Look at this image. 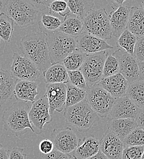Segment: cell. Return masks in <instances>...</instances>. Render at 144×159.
Returning <instances> with one entry per match:
<instances>
[{
	"mask_svg": "<svg viewBox=\"0 0 144 159\" xmlns=\"http://www.w3.org/2000/svg\"><path fill=\"white\" fill-rule=\"evenodd\" d=\"M124 148L129 146H144V130L137 127L123 141Z\"/></svg>",
	"mask_w": 144,
	"mask_h": 159,
	"instance_id": "d6a6232c",
	"label": "cell"
},
{
	"mask_svg": "<svg viewBox=\"0 0 144 159\" xmlns=\"http://www.w3.org/2000/svg\"><path fill=\"white\" fill-rule=\"evenodd\" d=\"M0 43H1V38H0Z\"/></svg>",
	"mask_w": 144,
	"mask_h": 159,
	"instance_id": "816d5d0a",
	"label": "cell"
},
{
	"mask_svg": "<svg viewBox=\"0 0 144 159\" xmlns=\"http://www.w3.org/2000/svg\"><path fill=\"white\" fill-rule=\"evenodd\" d=\"M86 56L87 55L77 51L68 55L62 64L67 71L80 70Z\"/></svg>",
	"mask_w": 144,
	"mask_h": 159,
	"instance_id": "f546056e",
	"label": "cell"
},
{
	"mask_svg": "<svg viewBox=\"0 0 144 159\" xmlns=\"http://www.w3.org/2000/svg\"><path fill=\"white\" fill-rule=\"evenodd\" d=\"M130 11L131 7L123 4L119 6L109 16L112 36L118 38L126 30Z\"/></svg>",
	"mask_w": 144,
	"mask_h": 159,
	"instance_id": "ac0fdd59",
	"label": "cell"
},
{
	"mask_svg": "<svg viewBox=\"0 0 144 159\" xmlns=\"http://www.w3.org/2000/svg\"><path fill=\"white\" fill-rule=\"evenodd\" d=\"M43 74L47 84L69 83L67 70L62 63L52 64Z\"/></svg>",
	"mask_w": 144,
	"mask_h": 159,
	"instance_id": "cb8c5ba5",
	"label": "cell"
},
{
	"mask_svg": "<svg viewBox=\"0 0 144 159\" xmlns=\"http://www.w3.org/2000/svg\"><path fill=\"white\" fill-rule=\"evenodd\" d=\"M64 118L66 123L74 127L81 132H86L100 117L83 100L81 102L65 108Z\"/></svg>",
	"mask_w": 144,
	"mask_h": 159,
	"instance_id": "277c9868",
	"label": "cell"
},
{
	"mask_svg": "<svg viewBox=\"0 0 144 159\" xmlns=\"http://www.w3.org/2000/svg\"><path fill=\"white\" fill-rule=\"evenodd\" d=\"M62 24V21L57 17L45 14H42L38 21L39 31L46 36L57 31Z\"/></svg>",
	"mask_w": 144,
	"mask_h": 159,
	"instance_id": "83f0119b",
	"label": "cell"
},
{
	"mask_svg": "<svg viewBox=\"0 0 144 159\" xmlns=\"http://www.w3.org/2000/svg\"><path fill=\"white\" fill-rule=\"evenodd\" d=\"M30 110L28 103L22 101L15 102L5 109L2 116L5 130L18 138L25 133L26 129L35 133L29 119Z\"/></svg>",
	"mask_w": 144,
	"mask_h": 159,
	"instance_id": "7a4b0ae2",
	"label": "cell"
},
{
	"mask_svg": "<svg viewBox=\"0 0 144 159\" xmlns=\"http://www.w3.org/2000/svg\"><path fill=\"white\" fill-rule=\"evenodd\" d=\"M49 9L50 13L58 14L60 16L64 17V19L71 14L66 1H52L50 5Z\"/></svg>",
	"mask_w": 144,
	"mask_h": 159,
	"instance_id": "e575fe53",
	"label": "cell"
},
{
	"mask_svg": "<svg viewBox=\"0 0 144 159\" xmlns=\"http://www.w3.org/2000/svg\"><path fill=\"white\" fill-rule=\"evenodd\" d=\"M83 32L103 40L112 38L110 17L105 9L91 10L83 20Z\"/></svg>",
	"mask_w": 144,
	"mask_h": 159,
	"instance_id": "8992f818",
	"label": "cell"
},
{
	"mask_svg": "<svg viewBox=\"0 0 144 159\" xmlns=\"http://www.w3.org/2000/svg\"><path fill=\"white\" fill-rule=\"evenodd\" d=\"M118 61L119 73L131 83L139 80V62L136 57L120 48L112 54Z\"/></svg>",
	"mask_w": 144,
	"mask_h": 159,
	"instance_id": "7c38bea8",
	"label": "cell"
},
{
	"mask_svg": "<svg viewBox=\"0 0 144 159\" xmlns=\"http://www.w3.org/2000/svg\"><path fill=\"white\" fill-rule=\"evenodd\" d=\"M2 13V8H1V2H0V15Z\"/></svg>",
	"mask_w": 144,
	"mask_h": 159,
	"instance_id": "681fc988",
	"label": "cell"
},
{
	"mask_svg": "<svg viewBox=\"0 0 144 159\" xmlns=\"http://www.w3.org/2000/svg\"><path fill=\"white\" fill-rule=\"evenodd\" d=\"M139 80L144 82V62H139Z\"/></svg>",
	"mask_w": 144,
	"mask_h": 159,
	"instance_id": "f6af8a7d",
	"label": "cell"
},
{
	"mask_svg": "<svg viewBox=\"0 0 144 159\" xmlns=\"http://www.w3.org/2000/svg\"><path fill=\"white\" fill-rule=\"evenodd\" d=\"M83 23L82 20L76 16L71 14L64 19L62 25L57 31L77 38L83 32Z\"/></svg>",
	"mask_w": 144,
	"mask_h": 159,
	"instance_id": "d4e9b609",
	"label": "cell"
},
{
	"mask_svg": "<svg viewBox=\"0 0 144 159\" xmlns=\"http://www.w3.org/2000/svg\"><path fill=\"white\" fill-rule=\"evenodd\" d=\"M100 151V141L93 135L85 137L82 143L73 152L74 159H88L98 153Z\"/></svg>",
	"mask_w": 144,
	"mask_h": 159,
	"instance_id": "ffe728a7",
	"label": "cell"
},
{
	"mask_svg": "<svg viewBox=\"0 0 144 159\" xmlns=\"http://www.w3.org/2000/svg\"><path fill=\"white\" fill-rule=\"evenodd\" d=\"M141 8H142L144 10V1L141 2Z\"/></svg>",
	"mask_w": 144,
	"mask_h": 159,
	"instance_id": "c3c4849f",
	"label": "cell"
},
{
	"mask_svg": "<svg viewBox=\"0 0 144 159\" xmlns=\"http://www.w3.org/2000/svg\"><path fill=\"white\" fill-rule=\"evenodd\" d=\"M50 139L54 144L55 149L68 154L74 152L81 142L76 133L69 127L54 129Z\"/></svg>",
	"mask_w": 144,
	"mask_h": 159,
	"instance_id": "30bf717a",
	"label": "cell"
},
{
	"mask_svg": "<svg viewBox=\"0 0 144 159\" xmlns=\"http://www.w3.org/2000/svg\"><path fill=\"white\" fill-rule=\"evenodd\" d=\"M29 119L33 128H36L39 131V135L41 134L44 126L52 122V116L50 113L49 102L45 94L32 103Z\"/></svg>",
	"mask_w": 144,
	"mask_h": 159,
	"instance_id": "8fae6325",
	"label": "cell"
},
{
	"mask_svg": "<svg viewBox=\"0 0 144 159\" xmlns=\"http://www.w3.org/2000/svg\"><path fill=\"white\" fill-rule=\"evenodd\" d=\"M41 156L43 159H71V156L68 154L63 153L56 149H54L49 154H42Z\"/></svg>",
	"mask_w": 144,
	"mask_h": 159,
	"instance_id": "b9f144b4",
	"label": "cell"
},
{
	"mask_svg": "<svg viewBox=\"0 0 144 159\" xmlns=\"http://www.w3.org/2000/svg\"><path fill=\"white\" fill-rule=\"evenodd\" d=\"M38 83L26 80H16L14 88V96L19 101L33 103L39 94Z\"/></svg>",
	"mask_w": 144,
	"mask_h": 159,
	"instance_id": "d6986e66",
	"label": "cell"
},
{
	"mask_svg": "<svg viewBox=\"0 0 144 159\" xmlns=\"http://www.w3.org/2000/svg\"><path fill=\"white\" fill-rule=\"evenodd\" d=\"M137 38L128 30H126L118 39V45L128 53L134 55Z\"/></svg>",
	"mask_w": 144,
	"mask_h": 159,
	"instance_id": "1f68e13d",
	"label": "cell"
},
{
	"mask_svg": "<svg viewBox=\"0 0 144 159\" xmlns=\"http://www.w3.org/2000/svg\"><path fill=\"white\" fill-rule=\"evenodd\" d=\"M118 73L119 64L118 60L112 54L108 55L104 66L103 79L111 77Z\"/></svg>",
	"mask_w": 144,
	"mask_h": 159,
	"instance_id": "836d02e7",
	"label": "cell"
},
{
	"mask_svg": "<svg viewBox=\"0 0 144 159\" xmlns=\"http://www.w3.org/2000/svg\"><path fill=\"white\" fill-rule=\"evenodd\" d=\"M66 2L71 14L82 21L95 6V1L91 0H67Z\"/></svg>",
	"mask_w": 144,
	"mask_h": 159,
	"instance_id": "484cf974",
	"label": "cell"
},
{
	"mask_svg": "<svg viewBox=\"0 0 144 159\" xmlns=\"http://www.w3.org/2000/svg\"><path fill=\"white\" fill-rule=\"evenodd\" d=\"M100 151L110 159H121L124 149L123 142L109 129H107L100 141Z\"/></svg>",
	"mask_w": 144,
	"mask_h": 159,
	"instance_id": "9a60e30c",
	"label": "cell"
},
{
	"mask_svg": "<svg viewBox=\"0 0 144 159\" xmlns=\"http://www.w3.org/2000/svg\"><path fill=\"white\" fill-rule=\"evenodd\" d=\"M10 73L16 80L35 81L41 77L42 72L29 59L14 53Z\"/></svg>",
	"mask_w": 144,
	"mask_h": 159,
	"instance_id": "9c48e42d",
	"label": "cell"
},
{
	"mask_svg": "<svg viewBox=\"0 0 144 159\" xmlns=\"http://www.w3.org/2000/svg\"><path fill=\"white\" fill-rule=\"evenodd\" d=\"M134 56L139 62H144V36L137 38L134 48Z\"/></svg>",
	"mask_w": 144,
	"mask_h": 159,
	"instance_id": "74e56055",
	"label": "cell"
},
{
	"mask_svg": "<svg viewBox=\"0 0 144 159\" xmlns=\"http://www.w3.org/2000/svg\"><path fill=\"white\" fill-rule=\"evenodd\" d=\"M85 100L90 107L101 118H107L115 99L98 83L86 91Z\"/></svg>",
	"mask_w": 144,
	"mask_h": 159,
	"instance_id": "52a82bcc",
	"label": "cell"
},
{
	"mask_svg": "<svg viewBox=\"0 0 144 159\" xmlns=\"http://www.w3.org/2000/svg\"><path fill=\"white\" fill-rule=\"evenodd\" d=\"M27 155L23 148L15 147L8 151V159H26Z\"/></svg>",
	"mask_w": 144,
	"mask_h": 159,
	"instance_id": "ab89813d",
	"label": "cell"
},
{
	"mask_svg": "<svg viewBox=\"0 0 144 159\" xmlns=\"http://www.w3.org/2000/svg\"><path fill=\"white\" fill-rule=\"evenodd\" d=\"M124 1H125L124 0H114V1H111V2L112 4H114L117 6H118V7H119V6H121L123 5Z\"/></svg>",
	"mask_w": 144,
	"mask_h": 159,
	"instance_id": "7dc6e473",
	"label": "cell"
},
{
	"mask_svg": "<svg viewBox=\"0 0 144 159\" xmlns=\"http://www.w3.org/2000/svg\"><path fill=\"white\" fill-rule=\"evenodd\" d=\"M45 95L49 102V111L51 115L55 111L59 113L63 111L66 100V84H47Z\"/></svg>",
	"mask_w": 144,
	"mask_h": 159,
	"instance_id": "5bb4252c",
	"label": "cell"
},
{
	"mask_svg": "<svg viewBox=\"0 0 144 159\" xmlns=\"http://www.w3.org/2000/svg\"><path fill=\"white\" fill-rule=\"evenodd\" d=\"M69 79V83L74 86L82 89L83 90L87 91L88 87L86 84V80L80 70L74 71H67Z\"/></svg>",
	"mask_w": 144,
	"mask_h": 159,
	"instance_id": "d590c367",
	"label": "cell"
},
{
	"mask_svg": "<svg viewBox=\"0 0 144 159\" xmlns=\"http://www.w3.org/2000/svg\"><path fill=\"white\" fill-rule=\"evenodd\" d=\"M16 81L11 73L0 69V107L14 96Z\"/></svg>",
	"mask_w": 144,
	"mask_h": 159,
	"instance_id": "603a6c76",
	"label": "cell"
},
{
	"mask_svg": "<svg viewBox=\"0 0 144 159\" xmlns=\"http://www.w3.org/2000/svg\"><path fill=\"white\" fill-rule=\"evenodd\" d=\"M66 85V100L65 108L74 106L83 100L86 96V91L77 88L68 83Z\"/></svg>",
	"mask_w": 144,
	"mask_h": 159,
	"instance_id": "f1b7e54d",
	"label": "cell"
},
{
	"mask_svg": "<svg viewBox=\"0 0 144 159\" xmlns=\"http://www.w3.org/2000/svg\"><path fill=\"white\" fill-rule=\"evenodd\" d=\"M142 159H144V152L143 153V155H142Z\"/></svg>",
	"mask_w": 144,
	"mask_h": 159,
	"instance_id": "f907efd6",
	"label": "cell"
},
{
	"mask_svg": "<svg viewBox=\"0 0 144 159\" xmlns=\"http://www.w3.org/2000/svg\"><path fill=\"white\" fill-rule=\"evenodd\" d=\"M140 111L128 97L115 99V103L109 115L110 119H136Z\"/></svg>",
	"mask_w": 144,
	"mask_h": 159,
	"instance_id": "2e32d148",
	"label": "cell"
},
{
	"mask_svg": "<svg viewBox=\"0 0 144 159\" xmlns=\"http://www.w3.org/2000/svg\"><path fill=\"white\" fill-rule=\"evenodd\" d=\"M20 49L23 56L33 62L41 72H44L52 65L47 36L41 31L28 34L22 38Z\"/></svg>",
	"mask_w": 144,
	"mask_h": 159,
	"instance_id": "6da1fadb",
	"label": "cell"
},
{
	"mask_svg": "<svg viewBox=\"0 0 144 159\" xmlns=\"http://www.w3.org/2000/svg\"><path fill=\"white\" fill-rule=\"evenodd\" d=\"M137 127L136 119H111L108 122V129L122 141Z\"/></svg>",
	"mask_w": 144,
	"mask_h": 159,
	"instance_id": "44dd1931",
	"label": "cell"
},
{
	"mask_svg": "<svg viewBox=\"0 0 144 159\" xmlns=\"http://www.w3.org/2000/svg\"><path fill=\"white\" fill-rule=\"evenodd\" d=\"M0 159H8V151L0 144Z\"/></svg>",
	"mask_w": 144,
	"mask_h": 159,
	"instance_id": "ee69618b",
	"label": "cell"
},
{
	"mask_svg": "<svg viewBox=\"0 0 144 159\" xmlns=\"http://www.w3.org/2000/svg\"><path fill=\"white\" fill-rule=\"evenodd\" d=\"M107 57L105 51L87 55L80 70L85 77L88 89L98 84L103 79L104 66Z\"/></svg>",
	"mask_w": 144,
	"mask_h": 159,
	"instance_id": "ba28073f",
	"label": "cell"
},
{
	"mask_svg": "<svg viewBox=\"0 0 144 159\" xmlns=\"http://www.w3.org/2000/svg\"><path fill=\"white\" fill-rule=\"evenodd\" d=\"M126 97L140 109L144 108V82L138 80L129 83Z\"/></svg>",
	"mask_w": 144,
	"mask_h": 159,
	"instance_id": "4316f807",
	"label": "cell"
},
{
	"mask_svg": "<svg viewBox=\"0 0 144 159\" xmlns=\"http://www.w3.org/2000/svg\"><path fill=\"white\" fill-rule=\"evenodd\" d=\"M99 84L115 99L126 96L129 85L128 80L120 73L103 79Z\"/></svg>",
	"mask_w": 144,
	"mask_h": 159,
	"instance_id": "e0dca14e",
	"label": "cell"
},
{
	"mask_svg": "<svg viewBox=\"0 0 144 159\" xmlns=\"http://www.w3.org/2000/svg\"><path fill=\"white\" fill-rule=\"evenodd\" d=\"M39 148L42 154L47 155L53 151L55 149V146L53 142L50 139H44L39 143Z\"/></svg>",
	"mask_w": 144,
	"mask_h": 159,
	"instance_id": "f35d334b",
	"label": "cell"
},
{
	"mask_svg": "<svg viewBox=\"0 0 144 159\" xmlns=\"http://www.w3.org/2000/svg\"><path fill=\"white\" fill-rule=\"evenodd\" d=\"M14 21L4 13L0 15V38L5 42H9L14 31Z\"/></svg>",
	"mask_w": 144,
	"mask_h": 159,
	"instance_id": "4dcf8cb0",
	"label": "cell"
},
{
	"mask_svg": "<svg viewBox=\"0 0 144 159\" xmlns=\"http://www.w3.org/2000/svg\"><path fill=\"white\" fill-rule=\"evenodd\" d=\"M126 30L137 38L144 37V10L142 8L136 6L131 7Z\"/></svg>",
	"mask_w": 144,
	"mask_h": 159,
	"instance_id": "7402d4cb",
	"label": "cell"
},
{
	"mask_svg": "<svg viewBox=\"0 0 144 159\" xmlns=\"http://www.w3.org/2000/svg\"><path fill=\"white\" fill-rule=\"evenodd\" d=\"M144 152V146L126 147L121 159H142Z\"/></svg>",
	"mask_w": 144,
	"mask_h": 159,
	"instance_id": "8d00e7d4",
	"label": "cell"
},
{
	"mask_svg": "<svg viewBox=\"0 0 144 159\" xmlns=\"http://www.w3.org/2000/svg\"><path fill=\"white\" fill-rule=\"evenodd\" d=\"M47 36L49 55L52 64L62 63L68 55L77 52L76 39L56 31Z\"/></svg>",
	"mask_w": 144,
	"mask_h": 159,
	"instance_id": "5b68a950",
	"label": "cell"
},
{
	"mask_svg": "<svg viewBox=\"0 0 144 159\" xmlns=\"http://www.w3.org/2000/svg\"><path fill=\"white\" fill-rule=\"evenodd\" d=\"M137 127L141 128L144 130V108L140 109L139 113L136 118Z\"/></svg>",
	"mask_w": 144,
	"mask_h": 159,
	"instance_id": "7bdbcfd3",
	"label": "cell"
},
{
	"mask_svg": "<svg viewBox=\"0 0 144 159\" xmlns=\"http://www.w3.org/2000/svg\"><path fill=\"white\" fill-rule=\"evenodd\" d=\"M38 11H44L49 9L52 0H29Z\"/></svg>",
	"mask_w": 144,
	"mask_h": 159,
	"instance_id": "60d3db41",
	"label": "cell"
},
{
	"mask_svg": "<svg viewBox=\"0 0 144 159\" xmlns=\"http://www.w3.org/2000/svg\"><path fill=\"white\" fill-rule=\"evenodd\" d=\"M0 2L2 12L21 28L32 26L37 20L39 11L29 0L0 1Z\"/></svg>",
	"mask_w": 144,
	"mask_h": 159,
	"instance_id": "3957f363",
	"label": "cell"
},
{
	"mask_svg": "<svg viewBox=\"0 0 144 159\" xmlns=\"http://www.w3.org/2000/svg\"><path fill=\"white\" fill-rule=\"evenodd\" d=\"M88 159H109L106 156H105L103 152L100 151L97 154L94 156L93 157Z\"/></svg>",
	"mask_w": 144,
	"mask_h": 159,
	"instance_id": "bcb514c9",
	"label": "cell"
},
{
	"mask_svg": "<svg viewBox=\"0 0 144 159\" xmlns=\"http://www.w3.org/2000/svg\"><path fill=\"white\" fill-rule=\"evenodd\" d=\"M76 39L77 43L78 52L86 55L94 54L113 48L105 40L85 32H82Z\"/></svg>",
	"mask_w": 144,
	"mask_h": 159,
	"instance_id": "4fadbf2b",
	"label": "cell"
}]
</instances>
